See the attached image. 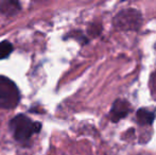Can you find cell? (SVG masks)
Segmentation results:
<instances>
[{
  "label": "cell",
  "instance_id": "1",
  "mask_svg": "<svg viewBox=\"0 0 156 155\" xmlns=\"http://www.w3.org/2000/svg\"><path fill=\"white\" fill-rule=\"evenodd\" d=\"M43 124L23 114H18L9 121V130L14 140L23 147H31V140L39 134Z\"/></svg>",
  "mask_w": 156,
  "mask_h": 155
},
{
  "label": "cell",
  "instance_id": "2",
  "mask_svg": "<svg viewBox=\"0 0 156 155\" xmlns=\"http://www.w3.org/2000/svg\"><path fill=\"white\" fill-rule=\"evenodd\" d=\"M113 25L121 31H138L142 25V15L137 9H123L113 18Z\"/></svg>",
  "mask_w": 156,
  "mask_h": 155
},
{
  "label": "cell",
  "instance_id": "3",
  "mask_svg": "<svg viewBox=\"0 0 156 155\" xmlns=\"http://www.w3.org/2000/svg\"><path fill=\"white\" fill-rule=\"evenodd\" d=\"M20 93L17 85L11 79L0 76V107L13 110L19 104Z\"/></svg>",
  "mask_w": 156,
  "mask_h": 155
},
{
  "label": "cell",
  "instance_id": "4",
  "mask_svg": "<svg viewBox=\"0 0 156 155\" xmlns=\"http://www.w3.org/2000/svg\"><path fill=\"white\" fill-rule=\"evenodd\" d=\"M132 111V106L127 100L116 99L112 104V107L108 112V119L114 123H117L120 120L129 116Z\"/></svg>",
  "mask_w": 156,
  "mask_h": 155
},
{
  "label": "cell",
  "instance_id": "5",
  "mask_svg": "<svg viewBox=\"0 0 156 155\" xmlns=\"http://www.w3.org/2000/svg\"><path fill=\"white\" fill-rule=\"evenodd\" d=\"M156 119V108L140 107L136 112V121L140 126L152 125Z\"/></svg>",
  "mask_w": 156,
  "mask_h": 155
},
{
  "label": "cell",
  "instance_id": "6",
  "mask_svg": "<svg viewBox=\"0 0 156 155\" xmlns=\"http://www.w3.org/2000/svg\"><path fill=\"white\" fill-rule=\"evenodd\" d=\"M20 11L19 0H3L0 2V12L4 15H14Z\"/></svg>",
  "mask_w": 156,
  "mask_h": 155
},
{
  "label": "cell",
  "instance_id": "7",
  "mask_svg": "<svg viewBox=\"0 0 156 155\" xmlns=\"http://www.w3.org/2000/svg\"><path fill=\"white\" fill-rule=\"evenodd\" d=\"M14 50L13 45L9 41H2L0 43V60H4V58H9L11 53Z\"/></svg>",
  "mask_w": 156,
  "mask_h": 155
},
{
  "label": "cell",
  "instance_id": "8",
  "mask_svg": "<svg viewBox=\"0 0 156 155\" xmlns=\"http://www.w3.org/2000/svg\"><path fill=\"white\" fill-rule=\"evenodd\" d=\"M73 33H74V35L71 33L69 35V37L76 38V41H79L80 43H82L83 45H86V44H88V38H87L81 31H76V32H73Z\"/></svg>",
  "mask_w": 156,
  "mask_h": 155
},
{
  "label": "cell",
  "instance_id": "9",
  "mask_svg": "<svg viewBox=\"0 0 156 155\" xmlns=\"http://www.w3.org/2000/svg\"><path fill=\"white\" fill-rule=\"evenodd\" d=\"M120 1H122V2H123V1H126V0H120Z\"/></svg>",
  "mask_w": 156,
  "mask_h": 155
}]
</instances>
